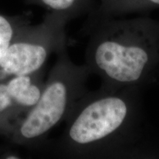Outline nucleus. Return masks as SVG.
<instances>
[{"label":"nucleus","instance_id":"nucleus-1","mask_svg":"<svg viewBox=\"0 0 159 159\" xmlns=\"http://www.w3.org/2000/svg\"><path fill=\"white\" fill-rule=\"evenodd\" d=\"M65 153L74 158H143L152 156L142 89L101 85L87 91L67 116Z\"/></svg>","mask_w":159,"mask_h":159},{"label":"nucleus","instance_id":"nucleus-2","mask_svg":"<svg viewBox=\"0 0 159 159\" xmlns=\"http://www.w3.org/2000/svg\"><path fill=\"white\" fill-rule=\"evenodd\" d=\"M84 64L103 86L143 89L159 69V22L148 17L104 18L88 25Z\"/></svg>","mask_w":159,"mask_h":159},{"label":"nucleus","instance_id":"nucleus-3","mask_svg":"<svg viewBox=\"0 0 159 159\" xmlns=\"http://www.w3.org/2000/svg\"><path fill=\"white\" fill-rule=\"evenodd\" d=\"M91 72L85 64H75L63 53L54 75L20 128L21 136L36 140L66 119L77 101L86 92Z\"/></svg>","mask_w":159,"mask_h":159},{"label":"nucleus","instance_id":"nucleus-4","mask_svg":"<svg viewBox=\"0 0 159 159\" xmlns=\"http://www.w3.org/2000/svg\"><path fill=\"white\" fill-rule=\"evenodd\" d=\"M31 75L16 76L8 83L0 84V113L11 105L30 110L36 104L43 90Z\"/></svg>","mask_w":159,"mask_h":159},{"label":"nucleus","instance_id":"nucleus-5","mask_svg":"<svg viewBox=\"0 0 159 159\" xmlns=\"http://www.w3.org/2000/svg\"><path fill=\"white\" fill-rule=\"evenodd\" d=\"M158 7L159 0H111L93 11L89 25L104 18L140 13Z\"/></svg>","mask_w":159,"mask_h":159},{"label":"nucleus","instance_id":"nucleus-6","mask_svg":"<svg viewBox=\"0 0 159 159\" xmlns=\"http://www.w3.org/2000/svg\"><path fill=\"white\" fill-rule=\"evenodd\" d=\"M56 13L65 14L72 19L90 11L93 0H38Z\"/></svg>","mask_w":159,"mask_h":159},{"label":"nucleus","instance_id":"nucleus-7","mask_svg":"<svg viewBox=\"0 0 159 159\" xmlns=\"http://www.w3.org/2000/svg\"><path fill=\"white\" fill-rule=\"evenodd\" d=\"M13 33V28L9 21L0 16V60L11 45Z\"/></svg>","mask_w":159,"mask_h":159},{"label":"nucleus","instance_id":"nucleus-8","mask_svg":"<svg viewBox=\"0 0 159 159\" xmlns=\"http://www.w3.org/2000/svg\"><path fill=\"white\" fill-rule=\"evenodd\" d=\"M111 0H99V6L97 7H101L102 6H104L105 5H106L107 3H108L109 2H111Z\"/></svg>","mask_w":159,"mask_h":159},{"label":"nucleus","instance_id":"nucleus-9","mask_svg":"<svg viewBox=\"0 0 159 159\" xmlns=\"http://www.w3.org/2000/svg\"><path fill=\"white\" fill-rule=\"evenodd\" d=\"M7 158H18V157H8Z\"/></svg>","mask_w":159,"mask_h":159}]
</instances>
